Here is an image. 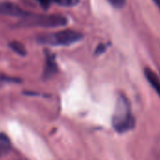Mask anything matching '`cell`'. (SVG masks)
<instances>
[{"mask_svg":"<svg viewBox=\"0 0 160 160\" xmlns=\"http://www.w3.org/2000/svg\"><path fill=\"white\" fill-rule=\"evenodd\" d=\"M144 74L146 76L147 81L152 86V88L160 96V78H159V76L149 68H146L144 70Z\"/></svg>","mask_w":160,"mask_h":160,"instance_id":"cell-6","label":"cell"},{"mask_svg":"<svg viewBox=\"0 0 160 160\" xmlns=\"http://www.w3.org/2000/svg\"><path fill=\"white\" fill-rule=\"evenodd\" d=\"M108 1L113 7H115L117 9H122L125 5L126 0H108Z\"/></svg>","mask_w":160,"mask_h":160,"instance_id":"cell-10","label":"cell"},{"mask_svg":"<svg viewBox=\"0 0 160 160\" xmlns=\"http://www.w3.org/2000/svg\"><path fill=\"white\" fill-rule=\"evenodd\" d=\"M152 1L154 2V4L157 6V8H158L159 11H160V0H152Z\"/></svg>","mask_w":160,"mask_h":160,"instance_id":"cell-11","label":"cell"},{"mask_svg":"<svg viewBox=\"0 0 160 160\" xmlns=\"http://www.w3.org/2000/svg\"><path fill=\"white\" fill-rule=\"evenodd\" d=\"M68 20L62 15H42V14H31L27 13L24 17H22L21 21L17 23L14 28H31V27H39V28H58L63 27L67 24Z\"/></svg>","mask_w":160,"mask_h":160,"instance_id":"cell-2","label":"cell"},{"mask_svg":"<svg viewBox=\"0 0 160 160\" xmlns=\"http://www.w3.org/2000/svg\"><path fill=\"white\" fill-rule=\"evenodd\" d=\"M28 12L22 10L19 6L12 2H2L0 3V15L5 16H14V17H24Z\"/></svg>","mask_w":160,"mask_h":160,"instance_id":"cell-4","label":"cell"},{"mask_svg":"<svg viewBox=\"0 0 160 160\" xmlns=\"http://www.w3.org/2000/svg\"><path fill=\"white\" fill-rule=\"evenodd\" d=\"M112 125L119 133L127 132L135 126V118L131 112L130 104L123 95H120L116 101Z\"/></svg>","mask_w":160,"mask_h":160,"instance_id":"cell-1","label":"cell"},{"mask_svg":"<svg viewBox=\"0 0 160 160\" xmlns=\"http://www.w3.org/2000/svg\"><path fill=\"white\" fill-rule=\"evenodd\" d=\"M12 148V142L9 137L0 132V157L5 155Z\"/></svg>","mask_w":160,"mask_h":160,"instance_id":"cell-8","label":"cell"},{"mask_svg":"<svg viewBox=\"0 0 160 160\" xmlns=\"http://www.w3.org/2000/svg\"><path fill=\"white\" fill-rule=\"evenodd\" d=\"M9 46L11 49H12L15 53H17L20 56H26V54H27V50H26L24 44L21 43L20 42H17V41L11 42L9 43Z\"/></svg>","mask_w":160,"mask_h":160,"instance_id":"cell-9","label":"cell"},{"mask_svg":"<svg viewBox=\"0 0 160 160\" xmlns=\"http://www.w3.org/2000/svg\"><path fill=\"white\" fill-rule=\"evenodd\" d=\"M37 1L43 9H47L53 3L60 5V6H65V7L75 6L76 4H78L79 0H37Z\"/></svg>","mask_w":160,"mask_h":160,"instance_id":"cell-7","label":"cell"},{"mask_svg":"<svg viewBox=\"0 0 160 160\" xmlns=\"http://www.w3.org/2000/svg\"><path fill=\"white\" fill-rule=\"evenodd\" d=\"M45 66L42 73L43 79H49L54 76L58 72V65L55 60V56L52 53L46 51L45 52Z\"/></svg>","mask_w":160,"mask_h":160,"instance_id":"cell-5","label":"cell"},{"mask_svg":"<svg viewBox=\"0 0 160 160\" xmlns=\"http://www.w3.org/2000/svg\"><path fill=\"white\" fill-rule=\"evenodd\" d=\"M82 38H83V34L69 29V30H61L56 33L41 35L37 38V41L42 44L67 46L81 41Z\"/></svg>","mask_w":160,"mask_h":160,"instance_id":"cell-3","label":"cell"}]
</instances>
